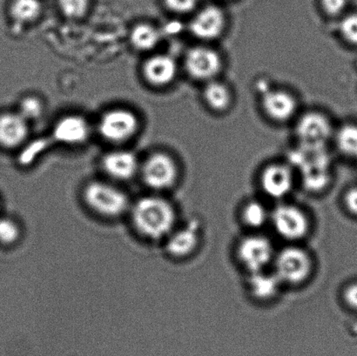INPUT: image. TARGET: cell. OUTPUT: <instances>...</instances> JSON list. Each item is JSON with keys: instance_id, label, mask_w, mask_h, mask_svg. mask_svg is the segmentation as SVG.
<instances>
[{"instance_id": "1", "label": "cell", "mask_w": 357, "mask_h": 356, "mask_svg": "<svg viewBox=\"0 0 357 356\" xmlns=\"http://www.w3.org/2000/svg\"><path fill=\"white\" fill-rule=\"evenodd\" d=\"M132 217L139 233L149 239L160 240L172 233L176 215L169 201L151 196L136 202Z\"/></svg>"}, {"instance_id": "2", "label": "cell", "mask_w": 357, "mask_h": 356, "mask_svg": "<svg viewBox=\"0 0 357 356\" xmlns=\"http://www.w3.org/2000/svg\"><path fill=\"white\" fill-rule=\"evenodd\" d=\"M274 274L281 284L298 285L310 277L313 261L310 254L299 247H287L275 254Z\"/></svg>"}, {"instance_id": "3", "label": "cell", "mask_w": 357, "mask_h": 356, "mask_svg": "<svg viewBox=\"0 0 357 356\" xmlns=\"http://www.w3.org/2000/svg\"><path fill=\"white\" fill-rule=\"evenodd\" d=\"M84 199L90 208L107 217H116L128 208V199L123 192L109 184L96 181L87 185Z\"/></svg>"}, {"instance_id": "4", "label": "cell", "mask_w": 357, "mask_h": 356, "mask_svg": "<svg viewBox=\"0 0 357 356\" xmlns=\"http://www.w3.org/2000/svg\"><path fill=\"white\" fill-rule=\"evenodd\" d=\"M269 222L279 236L290 242L303 239L310 231L309 218L305 212L291 204L278 205L271 212Z\"/></svg>"}, {"instance_id": "5", "label": "cell", "mask_w": 357, "mask_h": 356, "mask_svg": "<svg viewBox=\"0 0 357 356\" xmlns=\"http://www.w3.org/2000/svg\"><path fill=\"white\" fill-rule=\"evenodd\" d=\"M240 263L250 274L266 270L273 264L275 253L271 240L264 235L245 237L237 247Z\"/></svg>"}, {"instance_id": "6", "label": "cell", "mask_w": 357, "mask_h": 356, "mask_svg": "<svg viewBox=\"0 0 357 356\" xmlns=\"http://www.w3.org/2000/svg\"><path fill=\"white\" fill-rule=\"evenodd\" d=\"M139 128L137 116L131 111L114 109L101 117L99 131L107 141L121 143L134 137Z\"/></svg>"}, {"instance_id": "7", "label": "cell", "mask_w": 357, "mask_h": 356, "mask_svg": "<svg viewBox=\"0 0 357 356\" xmlns=\"http://www.w3.org/2000/svg\"><path fill=\"white\" fill-rule=\"evenodd\" d=\"M145 183L155 190H165L176 183L178 169L174 160L164 153L150 155L142 167Z\"/></svg>"}, {"instance_id": "8", "label": "cell", "mask_w": 357, "mask_h": 356, "mask_svg": "<svg viewBox=\"0 0 357 356\" xmlns=\"http://www.w3.org/2000/svg\"><path fill=\"white\" fill-rule=\"evenodd\" d=\"M220 55L211 48L197 47L190 49L185 58V68L191 78L211 80L222 69Z\"/></svg>"}, {"instance_id": "9", "label": "cell", "mask_w": 357, "mask_h": 356, "mask_svg": "<svg viewBox=\"0 0 357 356\" xmlns=\"http://www.w3.org/2000/svg\"><path fill=\"white\" fill-rule=\"evenodd\" d=\"M261 187L264 194L275 200H281L289 195L294 187L291 169L283 164H272L261 173Z\"/></svg>"}, {"instance_id": "10", "label": "cell", "mask_w": 357, "mask_h": 356, "mask_svg": "<svg viewBox=\"0 0 357 356\" xmlns=\"http://www.w3.org/2000/svg\"><path fill=\"white\" fill-rule=\"evenodd\" d=\"M225 15L219 7L208 6L196 14L190 23V31L195 37L202 40H212L223 33Z\"/></svg>"}, {"instance_id": "11", "label": "cell", "mask_w": 357, "mask_h": 356, "mask_svg": "<svg viewBox=\"0 0 357 356\" xmlns=\"http://www.w3.org/2000/svg\"><path fill=\"white\" fill-rule=\"evenodd\" d=\"M296 131L304 144L323 146L330 137L332 129L330 121L323 114L309 113L300 118Z\"/></svg>"}, {"instance_id": "12", "label": "cell", "mask_w": 357, "mask_h": 356, "mask_svg": "<svg viewBox=\"0 0 357 356\" xmlns=\"http://www.w3.org/2000/svg\"><path fill=\"white\" fill-rule=\"evenodd\" d=\"M28 132V121L20 113L0 115V146L2 148H17L26 141Z\"/></svg>"}, {"instance_id": "13", "label": "cell", "mask_w": 357, "mask_h": 356, "mask_svg": "<svg viewBox=\"0 0 357 356\" xmlns=\"http://www.w3.org/2000/svg\"><path fill=\"white\" fill-rule=\"evenodd\" d=\"M177 65L169 55L153 56L143 65V75L146 82L155 86L169 85L176 79Z\"/></svg>"}, {"instance_id": "14", "label": "cell", "mask_w": 357, "mask_h": 356, "mask_svg": "<svg viewBox=\"0 0 357 356\" xmlns=\"http://www.w3.org/2000/svg\"><path fill=\"white\" fill-rule=\"evenodd\" d=\"M261 101L266 114L275 121H289L296 111L295 98L284 91H267Z\"/></svg>"}, {"instance_id": "15", "label": "cell", "mask_w": 357, "mask_h": 356, "mask_svg": "<svg viewBox=\"0 0 357 356\" xmlns=\"http://www.w3.org/2000/svg\"><path fill=\"white\" fill-rule=\"evenodd\" d=\"M169 235L167 242V252L174 257H187L194 253L199 245V224L198 222L192 221Z\"/></svg>"}, {"instance_id": "16", "label": "cell", "mask_w": 357, "mask_h": 356, "mask_svg": "<svg viewBox=\"0 0 357 356\" xmlns=\"http://www.w3.org/2000/svg\"><path fill=\"white\" fill-rule=\"evenodd\" d=\"M89 125L79 115H68L55 125L54 135L56 141L66 145L82 144L89 138Z\"/></svg>"}, {"instance_id": "17", "label": "cell", "mask_w": 357, "mask_h": 356, "mask_svg": "<svg viewBox=\"0 0 357 356\" xmlns=\"http://www.w3.org/2000/svg\"><path fill=\"white\" fill-rule=\"evenodd\" d=\"M102 167L108 176L119 180H128L137 172L138 160L128 151L108 153L102 160Z\"/></svg>"}, {"instance_id": "18", "label": "cell", "mask_w": 357, "mask_h": 356, "mask_svg": "<svg viewBox=\"0 0 357 356\" xmlns=\"http://www.w3.org/2000/svg\"><path fill=\"white\" fill-rule=\"evenodd\" d=\"M251 277L248 285L250 292L255 297L260 300H268L276 295L281 281L278 280L273 272L272 274L266 273L265 270L250 274Z\"/></svg>"}, {"instance_id": "19", "label": "cell", "mask_w": 357, "mask_h": 356, "mask_svg": "<svg viewBox=\"0 0 357 356\" xmlns=\"http://www.w3.org/2000/svg\"><path fill=\"white\" fill-rule=\"evenodd\" d=\"M160 40L159 31L149 24H139L132 29L130 35L132 47L139 51L151 50L158 45Z\"/></svg>"}, {"instance_id": "20", "label": "cell", "mask_w": 357, "mask_h": 356, "mask_svg": "<svg viewBox=\"0 0 357 356\" xmlns=\"http://www.w3.org/2000/svg\"><path fill=\"white\" fill-rule=\"evenodd\" d=\"M204 100L211 109L217 111H226L231 104V93L224 84L210 82L203 92Z\"/></svg>"}, {"instance_id": "21", "label": "cell", "mask_w": 357, "mask_h": 356, "mask_svg": "<svg viewBox=\"0 0 357 356\" xmlns=\"http://www.w3.org/2000/svg\"><path fill=\"white\" fill-rule=\"evenodd\" d=\"M41 12L40 0H14L10 9V16L20 24L33 22L40 16Z\"/></svg>"}, {"instance_id": "22", "label": "cell", "mask_w": 357, "mask_h": 356, "mask_svg": "<svg viewBox=\"0 0 357 356\" xmlns=\"http://www.w3.org/2000/svg\"><path fill=\"white\" fill-rule=\"evenodd\" d=\"M241 217L248 228L257 229L264 226L271 219V212L261 202L252 201L244 206Z\"/></svg>"}, {"instance_id": "23", "label": "cell", "mask_w": 357, "mask_h": 356, "mask_svg": "<svg viewBox=\"0 0 357 356\" xmlns=\"http://www.w3.org/2000/svg\"><path fill=\"white\" fill-rule=\"evenodd\" d=\"M337 141L342 153L357 157V125H344L338 132Z\"/></svg>"}, {"instance_id": "24", "label": "cell", "mask_w": 357, "mask_h": 356, "mask_svg": "<svg viewBox=\"0 0 357 356\" xmlns=\"http://www.w3.org/2000/svg\"><path fill=\"white\" fill-rule=\"evenodd\" d=\"M59 8L69 19H79L89 9V0H59Z\"/></svg>"}, {"instance_id": "25", "label": "cell", "mask_w": 357, "mask_h": 356, "mask_svg": "<svg viewBox=\"0 0 357 356\" xmlns=\"http://www.w3.org/2000/svg\"><path fill=\"white\" fill-rule=\"evenodd\" d=\"M339 31L345 41L357 47V13H351L342 17L339 24Z\"/></svg>"}, {"instance_id": "26", "label": "cell", "mask_w": 357, "mask_h": 356, "mask_svg": "<svg viewBox=\"0 0 357 356\" xmlns=\"http://www.w3.org/2000/svg\"><path fill=\"white\" fill-rule=\"evenodd\" d=\"M43 111V105L36 97H26L21 101L20 114L27 121L36 120Z\"/></svg>"}, {"instance_id": "27", "label": "cell", "mask_w": 357, "mask_h": 356, "mask_svg": "<svg viewBox=\"0 0 357 356\" xmlns=\"http://www.w3.org/2000/svg\"><path fill=\"white\" fill-rule=\"evenodd\" d=\"M20 236L19 226L9 219H0V242L10 245Z\"/></svg>"}, {"instance_id": "28", "label": "cell", "mask_w": 357, "mask_h": 356, "mask_svg": "<svg viewBox=\"0 0 357 356\" xmlns=\"http://www.w3.org/2000/svg\"><path fill=\"white\" fill-rule=\"evenodd\" d=\"M198 0H165V3L170 10L178 14L190 13L197 5Z\"/></svg>"}, {"instance_id": "29", "label": "cell", "mask_w": 357, "mask_h": 356, "mask_svg": "<svg viewBox=\"0 0 357 356\" xmlns=\"http://www.w3.org/2000/svg\"><path fill=\"white\" fill-rule=\"evenodd\" d=\"M321 6L328 15L337 16L344 12L347 0H321Z\"/></svg>"}, {"instance_id": "30", "label": "cell", "mask_w": 357, "mask_h": 356, "mask_svg": "<svg viewBox=\"0 0 357 356\" xmlns=\"http://www.w3.org/2000/svg\"><path fill=\"white\" fill-rule=\"evenodd\" d=\"M346 304L352 309L357 310V282L349 285L344 289V294H342Z\"/></svg>"}, {"instance_id": "31", "label": "cell", "mask_w": 357, "mask_h": 356, "mask_svg": "<svg viewBox=\"0 0 357 356\" xmlns=\"http://www.w3.org/2000/svg\"><path fill=\"white\" fill-rule=\"evenodd\" d=\"M344 203L348 210L357 216V187L351 188L346 193Z\"/></svg>"}]
</instances>
